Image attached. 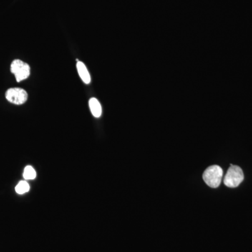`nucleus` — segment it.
Listing matches in <instances>:
<instances>
[{
    "mask_svg": "<svg viewBox=\"0 0 252 252\" xmlns=\"http://www.w3.org/2000/svg\"><path fill=\"white\" fill-rule=\"evenodd\" d=\"M11 72L18 82L26 80L31 74V67L27 63L21 60H14L11 64Z\"/></svg>",
    "mask_w": 252,
    "mask_h": 252,
    "instance_id": "nucleus-3",
    "label": "nucleus"
},
{
    "mask_svg": "<svg viewBox=\"0 0 252 252\" xmlns=\"http://www.w3.org/2000/svg\"><path fill=\"white\" fill-rule=\"evenodd\" d=\"M244 180L243 170L237 165H230L224 177V185L230 188L238 187Z\"/></svg>",
    "mask_w": 252,
    "mask_h": 252,
    "instance_id": "nucleus-2",
    "label": "nucleus"
},
{
    "mask_svg": "<svg viewBox=\"0 0 252 252\" xmlns=\"http://www.w3.org/2000/svg\"><path fill=\"white\" fill-rule=\"evenodd\" d=\"M15 190H16V193L20 194V195H22V194L27 193V192L29 191L30 185H28L26 181H21V182L18 184L17 186H16Z\"/></svg>",
    "mask_w": 252,
    "mask_h": 252,
    "instance_id": "nucleus-7",
    "label": "nucleus"
},
{
    "mask_svg": "<svg viewBox=\"0 0 252 252\" xmlns=\"http://www.w3.org/2000/svg\"><path fill=\"white\" fill-rule=\"evenodd\" d=\"M6 98L11 103L21 105L28 100V94L21 88H11L6 92Z\"/></svg>",
    "mask_w": 252,
    "mask_h": 252,
    "instance_id": "nucleus-4",
    "label": "nucleus"
},
{
    "mask_svg": "<svg viewBox=\"0 0 252 252\" xmlns=\"http://www.w3.org/2000/svg\"><path fill=\"white\" fill-rule=\"evenodd\" d=\"M77 69L79 76H80L81 80L84 81L86 84H89L91 83V75L86 68L85 64L82 62L78 61L77 64Z\"/></svg>",
    "mask_w": 252,
    "mask_h": 252,
    "instance_id": "nucleus-5",
    "label": "nucleus"
},
{
    "mask_svg": "<svg viewBox=\"0 0 252 252\" xmlns=\"http://www.w3.org/2000/svg\"><path fill=\"white\" fill-rule=\"evenodd\" d=\"M89 107L93 116L95 118H99L102 115V107L99 101L94 97H92L89 100Z\"/></svg>",
    "mask_w": 252,
    "mask_h": 252,
    "instance_id": "nucleus-6",
    "label": "nucleus"
},
{
    "mask_svg": "<svg viewBox=\"0 0 252 252\" xmlns=\"http://www.w3.org/2000/svg\"><path fill=\"white\" fill-rule=\"evenodd\" d=\"M36 173L34 169L32 167L26 166L25 168L24 172H23V177L25 180H31L35 179Z\"/></svg>",
    "mask_w": 252,
    "mask_h": 252,
    "instance_id": "nucleus-8",
    "label": "nucleus"
},
{
    "mask_svg": "<svg viewBox=\"0 0 252 252\" xmlns=\"http://www.w3.org/2000/svg\"><path fill=\"white\" fill-rule=\"evenodd\" d=\"M223 177V170L218 165L209 167L203 174V180L209 187L217 188Z\"/></svg>",
    "mask_w": 252,
    "mask_h": 252,
    "instance_id": "nucleus-1",
    "label": "nucleus"
}]
</instances>
